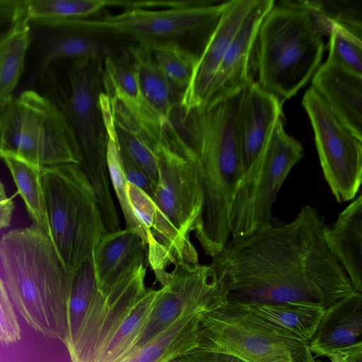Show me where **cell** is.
I'll list each match as a JSON object with an SVG mask.
<instances>
[{
    "label": "cell",
    "mask_w": 362,
    "mask_h": 362,
    "mask_svg": "<svg viewBox=\"0 0 362 362\" xmlns=\"http://www.w3.org/2000/svg\"><path fill=\"white\" fill-rule=\"evenodd\" d=\"M324 217L304 205L290 223L228 240L211 267L226 301L303 303L324 309L354 291L327 248Z\"/></svg>",
    "instance_id": "obj_1"
},
{
    "label": "cell",
    "mask_w": 362,
    "mask_h": 362,
    "mask_svg": "<svg viewBox=\"0 0 362 362\" xmlns=\"http://www.w3.org/2000/svg\"><path fill=\"white\" fill-rule=\"evenodd\" d=\"M135 119V132L153 154L158 173L146 247L147 262L162 286L170 264H199L190 234L202 209L201 172L196 155L171 119L150 116Z\"/></svg>",
    "instance_id": "obj_2"
},
{
    "label": "cell",
    "mask_w": 362,
    "mask_h": 362,
    "mask_svg": "<svg viewBox=\"0 0 362 362\" xmlns=\"http://www.w3.org/2000/svg\"><path fill=\"white\" fill-rule=\"evenodd\" d=\"M245 88L187 115L180 114L179 119L184 133L180 132L196 155L201 172L203 204L194 232L204 253L211 257L228 241V211L243 174L238 120Z\"/></svg>",
    "instance_id": "obj_3"
},
{
    "label": "cell",
    "mask_w": 362,
    "mask_h": 362,
    "mask_svg": "<svg viewBox=\"0 0 362 362\" xmlns=\"http://www.w3.org/2000/svg\"><path fill=\"white\" fill-rule=\"evenodd\" d=\"M0 262L11 302L37 332L64 344L70 274L50 237L34 224L0 238Z\"/></svg>",
    "instance_id": "obj_4"
},
{
    "label": "cell",
    "mask_w": 362,
    "mask_h": 362,
    "mask_svg": "<svg viewBox=\"0 0 362 362\" xmlns=\"http://www.w3.org/2000/svg\"><path fill=\"white\" fill-rule=\"evenodd\" d=\"M323 34L305 1H280L262 20L257 35L255 81L281 105L313 76L325 51Z\"/></svg>",
    "instance_id": "obj_5"
},
{
    "label": "cell",
    "mask_w": 362,
    "mask_h": 362,
    "mask_svg": "<svg viewBox=\"0 0 362 362\" xmlns=\"http://www.w3.org/2000/svg\"><path fill=\"white\" fill-rule=\"evenodd\" d=\"M103 61L74 60L68 70L66 87L49 69L41 79L48 97L67 117L76 132L80 165L98 199L107 233L120 230L119 220L111 192L107 163V137L99 103L102 93Z\"/></svg>",
    "instance_id": "obj_6"
},
{
    "label": "cell",
    "mask_w": 362,
    "mask_h": 362,
    "mask_svg": "<svg viewBox=\"0 0 362 362\" xmlns=\"http://www.w3.org/2000/svg\"><path fill=\"white\" fill-rule=\"evenodd\" d=\"M49 237L71 274L106 234L97 197L79 164L40 168Z\"/></svg>",
    "instance_id": "obj_7"
},
{
    "label": "cell",
    "mask_w": 362,
    "mask_h": 362,
    "mask_svg": "<svg viewBox=\"0 0 362 362\" xmlns=\"http://www.w3.org/2000/svg\"><path fill=\"white\" fill-rule=\"evenodd\" d=\"M0 153L39 168L81 163L70 121L48 97L34 90L22 93L1 109Z\"/></svg>",
    "instance_id": "obj_8"
},
{
    "label": "cell",
    "mask_w": 362,
    "mask_h": 362,
    "mask_svg": "<svg viewBox=\"0 0 362 362\" xmlns=\"http://www.w3.org/2000/svg\"><path fill=\"white\" fill-rule=\"evenodd\" d=\"M197 347L233 354L246 362H315L308 342L225 301L204 312Z\"/></svg>",
    "instance_id": "obj_9"
},
{
    "label": "cell",
    "mask_w": 362,
    "mask_h": 362,
    "mask_svg": "<svg viewBox=\"0 0 362 362\" xmlns=\"http://www.w3.org/2000/svg\"><path fill=\"white\" fill-rule=\"evenodd\" d=\"M304 156L300 142L276 123L261 153L243 173L228 211L232 239L273 226L272 206L291 170Z\"/></svg>",
    "instance_id": "obj_10"
},
{
    "label": "cell",
    "mask_w": 362,
    "mask_h": 362,
    "mask_svg": "<svg viewBox=\"0 0 362 362\" xmlns=\"http://www.w3.org/2000/svg\"><path fill=\"white\" fill-rule=\"evenodd\" d=\"M227 1H197L182 6L152 10L126 9L99 18L64 22L77 30L131 36L139 42L165 40L185 33L211 36L221 18Z\"/></svg>",
    "instance_id": "obj_11"
},
{
    "label": "cell",
    "mask_w": 362,
    "mask_h": 362,
    "mask_svg": "<svg viewBox=\"0 0 362 362\" xmlns=\"http://www.w3.org/2000/svg\"><path fill=\"white\" fill-rule=\"evenodd\" d=\"M302 105L311 122L325 179L339 203L356 197L362 181V140L332 113L310 86Z\"/></svg>",
    "instance_id": "obj_12"
},
{
    "label": "cell",
    "mask_w": 362,
    "mask_h": 362,
    "mask_svg": "<svg viewBox=\"0 0 362 362\" xmlns=\"http://www.w3.org/2000/svg\"><path fill=\"white\" fill-rule=\"evenodd\" d=\"M174 266L164 284L158 289L148 317L125 355L182 317L214 309L226 301L211 265Z\"/></svg>",
    "instance_id": "obj_13"
},
{
    "label": "cell",
    "mask_w": 362,
    "mask_h": 362,
    "mask_svg": "<svg viewBox=\"0 0 362 362\" xmlns=\"http://www.w3.org/2000/svg\"><path fill=\"white\" fill-rule=\"evenodd\" d=\"M146 259L135 262L112 286L96 291L91 305L67 349L71 362L95 358L148 288L145 286Z\"/></svg>",
    "instance_id": "obj_14"
},
{
    "label": "cell",
    "mask_w": 362,
    "mask_h": 362,
    "mask_svg": "<svg viewBox=\"0 0 362 362\" xmlns=\"http://www.w3.org/2000/svg\"><path fill=\"white\" fill-rule=\"evenodd\" d=\"M275 3L274 0H253L220 63L203 106L227 99L255 81L253 58L258 30Z\"/></svg>",
    "instance_id": "obj_15"
},
{
    "label": "cell",
    "mask_w": 362,
    "mask_h": 362,
    "mask_svg": "<svg viewBox=\"0 0 362 362\" xmlns=\"http://www.w3.org/2000/svg\"><path fill=\"white\" fill-rule=\"evenodd\" d=\"M253 0L227 1L221 18L206 43L191 81L180 100V114L202 107L220 63L247 14Z\"/></svg>",
    "instance_id": "obj_16"
},
{
    "label": "cell",
    "mask_w": 362,
    "mask_h": 362,
    "mask_svg": "<svg viewBox=\"0 0 362 362\" xmlns=\"http://www.w3.org/2000/svg\"><path fill=\"white\" fill-rule=\"evenodd\" d=\"M283 105L253 81L240 107L238 137L243 173L257 159L276 122L283 117Z\"/></svg>",
    "instance_id": "obj_17"
},
{
    "label": "cell",
    "mask_w": 362,
    "mask_h": 362,
    "mask_svg": "<svg viewBox=\"0 0 362 362\" xmlns=\"http://www.w3.org/2000/svg\"><path fill=\"white\" fill-rule=\"evenodd\" d=\"M362 345V292L351 293L325 309L308 349L316 356Z\"/></svg>",
    "instance_id": "obj_18"
},
{
    "label": "cell",
    "mask_w": 362,
    "mask_h": 362,
    "mask_svg": "<svg viewBox=\"0 0 362 362\" xmlns=\"http://www.w3.org/2000/svg\"><path fill=\"white\" fill-rule=\"evenodd\" d=\"M335 117L362 140V76L325 62L312 78V86Z\"/></svg>",
    "instance_id": "obj_19"
},
{
    "label": "cell",
    "mask_w": 362,
    "mask_h": 362,
    "mask_svg": "<svg viewBox=\"0 0 362 362\" xmlns=\"http://www.w3.org/2000/svg\"><path fill=\"white\" fill-rule=\"evenodd\" d=\"M324 241L348 276L354 290L362 292V194L360 193L339 214L336 221L324 225Z\"/></svg>",
    "instance_id": "obj_20"
},
{
    "label": "cell",
    "mask_w": 362,
    "mask_h": 362,
    "mask_svg": "<svg viewBox=\"0 0 362 362\" xmlns=\"http://www.w3.org/2000/svg\"><path fill=\"white\" fill-rule=\"evenodd\" d=\"M98 287L105 289L115 284L138 260H147V247L130 229L105 234L93 253Z\"/></svg>",
    "instance_id": "obj_21"
},
{
    "label": "cell",
    "mask_w": 362,
    "mask_h": 362,
    "mask_svg": "<svg viewBox=\"0 0 362 362\" xmlns=\"http://www.w3.org/2000/svg\"><path fill=\"white\" fill-rule=\"evenodd\" d=\"M23 1L10 25L0 35V109L13 98L24 69L30 27Z\"/></svg>",
    "instance_id": "obj_22"
},
{
    "label": "cell",
    "mask_w": 362,
    "mask_h": 362,
    "mask_svg": "<svg viewBox=\"0 0 362 362\" xmlns=\"http://www.w3.org/2000/svg\"><path fill=\"white\" fill-rule=\"evenodd\" d=\"M204 313L182 317L151 340L114 362H170L197 346Z\"/></svg>",
    "instance_id": "obj_23"
},
{
    "label": "cell",
    "mask_w": 362,
    "mask_h": 362,
    "mask_svg": "<svg viewBox=\"0 0 362 362\" xmlns=\"http://www.w3.org/2000/svg\"><path fill=\"white\" fill-rule=\"evenodd\" d=\"M52 31L43 44V51L37 76L42 79L50 66L64 59L104 60L106 46L93 35L77 30L64 24L49 27Z\"/></svg>",
    "instance_id": "obj_24"
},
{
    "label": "cell",
    "mask_w": 362,
    "mask_h": 362,
    "mask_svg": "<svg viewBox=\"0 0 362 362\" xmlns=\"http://www.w3.org/2000/svg\"><path fill=\"white\" fill-rule=\"evenodd\" d=\"M125 54L136 71L141 98L161 115L171 119L175 107L172 85L157 66L148 47L139 42L129 47Z\"/></svg>",
    "instance_id": "obj_25"
},
{
    "label": "cell",
    "mask_w": 362,
    "mask_h": 362,
    "mask_svg": "<svg viewBox=\"0 0 362 362\" xmlns=\"http://www.w3.org/2000/svg\"><path fill=\"white\" fill-rule=\"evenodd\" d=\"M233 303L268 324L294 334L308 342L325 311L321 307L303 303Z\"/></svg>",
    "instance_id": "obj_26"
},
{
    "label": "cell",
    "mask_w": 362,
    "mask_h": 362,
    "mask_svg": "<svg viewBox=\"0 0 362 362\" xmlns=\"http://www.w3.org/2000/svg\"><path fill=\"white\" fill-rule=\"evenodd\" d=\"M23 2L30 21L48 27L86 19L108 6L126 9L134 6V1L130 0H23Z\"/></svg>",
    "instance_id": "obj_27"
},
{
    "label": "cell",
    "mask_w": 362,
    "mask_h": 362,
    "mask_svg": "<svg viewBox=\"0 0 362 362\" xmlns=\"http://www.w3.org/2000/svg\"><path fill=\"white\" fill-rule=\"evenodd\" d=\"M139 42L148 47L157 66L170 83L183 92L191 81L199 54L185 49L171 40Z\"/></svg>",
    "instance_id": "obj_28"
},
{
    "label": "cell",
    "mask_w": 362,
    "mask_h": 362,
    "mask_svg": "<svg viewBox=\"0 0 362 362\" xmlns=\"http://www.w3.org/2000/svg\"><path fill=\"white\" fill-rule=\"evenodd\" d=\"M98 289L93 256L72 273L68 310V330L64 345L69 349L86 317Z\"/></svg>",
    "instance_id": "obj_29"
},
{
    "label": "cell",
    "mask_w": 362,
    "mask_h": 362,
    "mask_svg": "<svg viewBox=\"0 0 362 362\" xmlns=\"http://www.w3.org/2000/svg\"><path fill=\"white\" fill-rule=\"evenodd\" d=\"M23 199L34 225L49 236L42 201L40 168L16 157L0 153Z\"/></svg>",
    "instance_id": "obj_30"
},
{
    "label": "cell",
    "mask_w": 362,
    "mask_h": 362,
    "mask_svg": "<svg viewBox=\"0 0 362 362\" xmlns=\"http://www.w3.org/2000/svg\"><path fill=\"white\" fill-rule=\"evenodd\" d=\"M109 96L119 143L156 187L158 180V173L153 154L136 134L129 110L114 96L110 95Z\"/></svg>",
    "instance_id": "obj_31"
},
{
    "label": "cell",
    "mask_w": 362,
    "mask_h": 362,
    "mask_svg": "<svg viewBox=\"0 0 362 362\" xmlns=\"http://www.w3.org/2000/svg\"><path fill=\"white\" fill-rule=\"evenodd\" d=\"M329 37L326 62L362 76V37L337 27L332 28Z\"/></svg>",
    "instance_id": "obj_32"
},
{
    "label": "cell",
    "mask_w": 362,
    "mask_h": 362,
    "mask_svg": "<svg viewBox=\"0 0 362 362\" xmlns=\"http://www.w3.org/2000/svg\"><path fill=\"white\" fill-rule=\"evenodd\" d=\"M21 339V329L14 306L0 277V342L11 345Z\"/></svg>",
    "instance_id": "obj_33"
},
{
    "label": "cell",
    "mask_w": 362,
    "mask_h": 362,
    "mask_svg": "<svg viewBox=\"0 0 362 362\" xmlns=\"http://www.w3.org/2000/svg\"><path fill=\"white\" fill-rule=\"evenodd\" d=\"M127 192L129 204L134 216L146 232L147 242L153 223V200L141 189L128 182Z\"/></svg>",
    "instance_id": "obj_34"
},
{
    "label": "cell",
    "mask_w": 362,
    "mask_h": 362,
    "mask_svg": "<svg viewBox=\"0 0 362 362\" xmlns=\"http://www.w3.org/2000/svg\"><path fill=\"white\" fill-rule=\"evenodd\" d=\"M119 152L127 181L141 189L153 200L155 186L120 143Z\"/></svg>",
    "instance_id": "obj_35"
},
{
    "label": "cell",
    "mask_w": 362,
    "mask_h": 362,
    "mask_svg": "<svg viewBox=\"0 0 362 362\" xmlns=\"http://www.w3.org/2000/svg\"><path fill=\"white\" fill-rule=\"evenodd\" d=\"M170 362H246L230 354L194 347Z\"/></svg>",
    "instance_id": "obj_36"
},
{
    "label": "cell",
    "mask_w": 362,
    "mask_h": 362,
    "mask_svg": "<svg viewBox=\"0 0 362 362\" xmlns=\"http://www.w3.org/2000/svg\"><path fill=\"white\" fill-rule=\"evenodd\" d=\"M21 1L0 0V35L12 23ZM1 109H0L1 112Z\"/></svg>",
    "instance_id": "obj_37"
},
{
    "label": "cell",
    "mask_w": 362,
    "mask_h": 362,
    "mask_svg": "<svg viewBox=\"0 0 362 362\" xmlns=\"http://www.w3.org/2000/svg\"><path fill=\"white\" fill-rule=\"evenodd\" d=\"M327 358L331 362H362V345L335 352Z\"/></svg>",
    "instance_id": "obj_38"
},
{
    "label": "cell",
    "mask_w": 362,
    "mask_h": 362,
    "mask_svg": "<svg viewBox=\"0 0 362 362\" xmlns=\"http://www.w3.org/2000/svg\"><path fill=\"white\" fill-rule=\"evenodd\" d=\"M13 209L14 203L11 198L0 202V229L10 226Z\"/></svg>",
    "instance_id": "obj_39"
},
{
    "label": "cell",
    "mask_w": 362,
    "mask_h": 362,
    "mask_svg": "<svg viewBox=\"0 0 362 362\" xmlns=\"http://www.w3.org/2000/svg\"><path fill=\"white\" fill-rule=\"evenodd\" d=\"M7 198L4 185L0 180V202L5 200Z\"/></svg>",
    "instance_id": "obj_40"
},
{
    "label": "cell",
    "mask_w": 362,
    "mask_h": 362,
    "mask_svg": "<svg viewBox=\"0 0 362 362\" xmlns=\"http://www.w3.org/2000/svg\"><path fill=\"white\" fill-rule=\"evenodd\" d=\"M315 362H322V361H320V360H317V361H315Z\"/></svg>",
    "instance_id": "obj_41"
}]
</instances>
